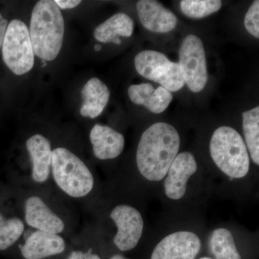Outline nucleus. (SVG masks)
I'll list each match as a JSON object with an SVG mask.
<instances>
[{"label":"nucleus","mask_w":259,"mask_h":259,"mask_svg":"<svg viewBox=\"0 0 259 259\" xmlns=\"http://www.w3.org/2000/svg\"><path fill=\"white\" fill-rule=\"evenodd\" d=\"M180 136L175 127L156 122L144 131L136 153L138 169L146 180L160 182L178 154Z\"/></svg>","instance_id":"1"},{"label":"nucleus","mask_w":259,"mask_h":259,"mask_svg":"<svg viewBox=\"0 0 259 259\" xmlns=\"http://www.w3.org/2000/svg\"><path fill=\"white\" fill-rule=\"evenodd\" d=\"M64 32V18L54 1L37 2L32 10L29 31L34 54L41 60H54L62 48Z\"/></svg>","instance_id":"2"},{"label":"nucleus","mask_w":259,"mask_h":259,"mask_svg":"<svg viewBox=\"0 0 259 259\" xmlns=\"http://www.w3.org/2000/svg\"><path fill=\"white\" fill-rule=\"evenodd\" d=\"M209 152L214 164L230 178H244L249 172L250 156L244 141L231 127L221 126L214 131Z\"/></svg>","instance_id":"3"},{"label":"nucleus","mask_w":259,"mask_h":259,"mask_svg":"<svg viewBox=\"0 0 259 259\" xmlns=\"http://www.w3.org/2000/svg\"><path fill=\"white\" fill-rule=\"evenodd\" d=\"M51 168L56 185L70 197H85L93 190L94 178L91 171L69 150L65 148L54 149Z\"/></svg>","instance_id":"4"},{"label":"nucleus","mask_w":259,"mask_h":259,"mask_svg":"<svg viewBox=\"0 0 259 259\" xmlns=\"http://www.w3.org/2000/svg\"><path fill=\"white\" fill-rule=\"evenodd\" d=\"M1 50L5 65L13 74L21 76L33 67L35 54L30 34L21 20L14 19L8 23Z\"/></svg>","instance_id":"5"},{"label":"nucleus","mask_w":259,"mask_h":259,"mask_svg":"<svg viewBox=\"0 0 259 259\" xmlns=\"http://www.w3.org/2000/svg\"><path fill=\"white\" fill-rule=\"evenodd\" d=\"M135 67L141 76L160 83L169 92L182 90L185 83L178 63L156 51H144L136 56Z\"/></svg>","instance_id":"6"},{"label":"nucleus","mask_w":259,"mask_h":259,"mask_svg":"<svg viewBox=\"0 0 259 259\" xmlns=\"http://www.w3.org/2000/svg\"><path fill=\"white\" fill-rule=\"evenodd\" d=\"M178 64L184 81L191 91L197 93L203 90L208 73L203 42L199 37L189 35L184 39Z\"/></svg>","instance_id":"7"},{"label":"nucleus","mask_w":259,"mask_h":259,"mask_svg":"<svg viewBox=\"0 0 259 259\" xmlns=\"http://www.w3.org/2000/svg\"><path fill=\"white\" fill-rule=\"evenodd\" d=\"M110 218L117 226V233L113 238L116 247L122 251L136 248L144 231V222L141 212L132 206L120 204L112 209Z\"/></svg>","instance_id":"8"},{"label":"nucleus","mask_w":259,"mask_h":259,"mask_svg":"<svg viewBox=\"0 0 259 259\" xmlns=\"http://www.w3.org/2000/svg\"><path fill=\"white\" fill-rule=\"evenodd\" d=\"M201 246L200 238L193 232H175L156 245L151 259H194Z\"/></svg>","instance_id":"9"},{"label":"nucleus","mask_w":259,"mask_h":259,"mask_svg":"<svg viewBox=\"0 0 259 259\" xmlns=\"http://www.w3.org/2000/svg\"><path fill=\"white\" fill-rule=\"evenodd\" d=\"M195 158L190 152L178 153L168 168L164 182L165 194L168 199L179 200L185 195L187 182L197 171Z\"/></svg>","instance_id":"10"},{"label":"nucleus","mask_w":259,"mask_h":259,"mask_svg":"<svg viewBox=\"0 0 259 259\" xmlns=\"http://www.w3.org/2000/svg\"><path fill=\"white\" fill-rule=\"evenodd\" d=\"M136 10L141 23L145 28L156 33H166L173 30L177 25L176 15L159 2L140 0Z\"/></svg>","instance_id":"11"},{"label":"nucleus","mask_w":259,"mask_h":259,"mask_svg":"<svg viewBox=\"0 0 259 259\" xmlns=\"http://www.w3.org/2000/svg\"><path fill=\"white\" fill-rule=\"evenodd\" d=\"M25 221L37 231L59 234L64 230V223L41 198L37 196L29 197L25 202Z\"/></svg>","instance_id":"12"},{"label":"nucleus","mask_w":259,"mask_h":259,"mask_svg":"<svg viewBox=\"0 0 259 259\" xmlns=\"http://www.w3.org/2000/svg\"><path fill=\"white\" fill-rule=\"evenodd\" d=\"M20 248L25 259H42L63 253L66 243L59 235L36 231L29 236Z\"/></svg>","instance_id":"13"},{"label":"nucleus","mask_w":259,"mask_h":259,"mask_svg":"<svg viewBox=\"0 0 259 259\" xmlns=\"http://www.w3.org/2000/svg\"><path fill=\"white\" fill-rule=\"evenodd\" d=\"M93 153L100 160L118 157L125 146V139L120 133L107 125L97 124L90 135Z\"/></svg>","instance_id":"14"},{"label":"nucleus","mask_w":259,"mask_h":259,"mask_svg":"<svg viewBox=\"0 0 259 259\" xmlns=\"http://www.w3.org/2000/svg\"><path fill=\"white\" fill-rule=\"evenodd\" d=\"M26 148L32 160V179L37 183L45 182L49 179L52 163L50 141L42 135H34L27 141Z\"/></svg>","instance_id":"15"},{"label":"nucleus","mask_w":259,"mask_h":259,"mask_svg":"<svg viewBox=\"0 0 259 259\" xmlns=\"http://www.w3.org/2000/svg\"><path fill=\"white\" fill-rule=\"evenodd\" d=\"M83 105L80 114L84 117L96 118L101 115L110 100V92L103 81L97 77L89 80L81 90Z\"/></svg>","instance_id":"16"},{"label":"nucleus","mask_w":259,"mask_h":259,"mask_svg":"<svg viewBox=\"0 0 259 259\" xmlns=\"http://www.w3.org/2000/svg\"><path fill=\"white\" fill-rule=\"evenodd\" d=\"M134 31V20L125 13H117L95 28L94 37L100 42H112L119 36L131 37Z\"/></svg>","instance_id":"17"},{"label":"nucleus","mask_w":259,"mask_h":259,"mask_svg":"<svg viewBox=\"0 0 259 259\" xmlns=\"http://www.w3.org/2000/svg\"><path fill=\"white\" fill-rule=\"evenodd\" d=\"M209 248L216 259H242L233 234L226 228L213 231L209 237Z\"/></svg>","instance_id":"18"},{"label":"nucleus","mask_w":259,"mask_h":259,"mask_svg":"<svg viewBox=\"0 0 259 259\" xmlns=\"http://www.w3.org/2000/svg\"><path fill=\"white\" fill-rule=\"evenodd\" d=\"M245 146L255 165L259 164V107L243 112Z\"/></svg>","instance_id":"19"},{"label":"nucleus","mask_w":259,"mask_h":259,"mask_svg":"<svg viewBox=\"0 0 259 259\" xmlns=\"http://www.w3.org/2000/svg\"><path fill=\"white\" fill-rule=\"evenodd\" d=\"M222 7L220 0H182L180 8L188 18L200 19L219 11Z\"/></svg>","instance_id":"20"},{"label":"nucleus","mask_w":259,"mask_h":259,"mask_svg":"<svg viewBox=\"0 0 259 259\" xmlns=\"http://www.w3.org/2000/svg\"><path fill=\"white\" fill-rule=\"evenodd\" d=\"M25 226L20 218H5L0 213V250L9 248L23 233Z\"/></svg>","instance_id":"21"},{"label":"nucleus","mask_w":259,"mask_h":259,"mask_svg":"<svg viewBox=\"0 0 259 259\" xmlns=\"http://www.w3.org/2000/svg\"><path fill=\"white\" fill-rule=\"evenodd\" d=\"M172 99L173 96L171 92L163 87H158L148 95L143 105L153 113L160 114L164 112L167 107L169 106Z\"/></svg>","instance_id":"22"},{"label":"nucleus","mask_w":259,"mask_h":259,"mask_svg":"<svg viewBox=\"0 0 259 259\" xmlns=\"http://www.w3.org/2000/svg\"><path fill=\"white\" fill-rule=\"evenodd\" d=\"M245 28L253 37H259V1L255 0L250 5L244 19Z\"/></svg>","instance_id":"23"},{"label":"nucleus","mask_w":259,"mask_h":259,"mask_svg":"<svg viewBox=\"0 0 259 259\" xmlns=\"http://www.w3.org/2000/svg\"><path fill=\"white\" fill-rule=\"evenodd\" d=\"M154 88L151 83H144L141 84H134L128 88L130 100L136 105H144L145 100L148 95L154 91Z\"/></svg>","instance_id":"24"},{"label":"nucleus","mask_w":259,"mask_h":259,"mask_svg":"<svg viewBox=\"0 0 259 259\" xmlns=\"http://www.w3.org/2000/svg\"><path fill=\"white\" fill-rule=\"evenodd\" d=\"M59 9H73L80 5V0H56L54 1Z\"/></svg>","instance_id":"25"},{"label":"nucleus","mask_w":259,"mask_h":259,"mask_svg":"<svg viewBox=\"0 0 259 259\" xmlns=\"http://www.w3.org/2000/svg\"><path fill=\"white\" fill-rule=\"evenodd\" d=\"M8 26V20L5 19L3 14L0 13V51H1L2 47H3Z\"/></svg>","instance_id":"26"},{"label":"nucleus","mask_w":259,"mask_h":259,"mask_svg":"<svg viewBox=\"0 0 259 259\" xmlns=\"http://www.w3.org/2000/svg\"><path fill=\"white\" fill-rule=\"evenodd\" d=\"M82 257L83 259H101L96 253H93L91 249L86 252V253H83L82 252Z\"/></svg>","instance_id":"27"},{"label":"nucleus","mask_w":259,"mask_h":259,"mask_svg":"<svg viewBox=\"0 0 259 259\" xmlns=\"http://www.w3.org/2000/svg\"><path fill=\"white\" fill-rule=\"evenodd\" d=\"M69 259H83L82 252L73 251L70 255Z\"/></svg>","instance_id":"28"},{"label":"nucleus","mask_w":259,"mask_h":259,"mask_svg":"<svg viewBox=\"0 0 259 259\" xmlns=\"http://www.w3.org/2000/svg\"><path fill=\"white\" fill-rule=\"evenodd\" d=\"M110 259H128L126 258V257L124 256V255L117 254L114 255L113 256H112Z\"/></svg>","instance_id":"29"},{"label":"nucleus","mask_w":259,"mask_h":259,"mask_svg":"<svg viewBox=\"0 0 259 259\" xmlns=\"http://www.w3.org/2000/svg\"><path fill=\"white\" fill-rule=\"evenodd\" d=\"M102 47L100 44H97V45L95 46V50L96 51H101Z\"/></svg>","instance_id":"30"},{"label":"nucleus","mask_w":259,"mask_h":259,"mask_svg":"<svg viewBox=\"0 0 259 259\" xmlns=\"http://www.w3.org/2000/svg\"><path fill=\"white\" fill-rule=\"evenodd\" d=\"M41 63L42 64V67H45V66H47V61L42 60Z\"/></svg>","instance_id":"31"},{"label":"nucleus","mask_w":259,"mask_h":259,"mask_svg":"<svg viewBox=\"0 0 259 259\" xmlns=\"http://www.w3.org/2000/svg\"><path fill=\"white\" fill-rule=\"evenodd\" d=\"M199 259H212V258H209V257H202V258H200Z\"/></svg>","instance_id":"32"}]
</instances>
